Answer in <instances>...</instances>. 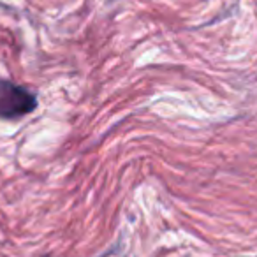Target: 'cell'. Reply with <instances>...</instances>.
<instances>
[{
    "instance_id": "6da1fadb",
    "label": "cell",
    "mask_w": 257,
    "mask_h": 257,
    "mask_svg": "<svg viewBox=\"0 0 257 257\" xmlns=\"http://www.w3.org/2000/svg\"><path fill=\"white\" fill-rule=\"evenodd\" d=\"M36 107V93L9 79H0V118L4 120L23 118L32 113Z\"/></svg>"
}]
</instances>
